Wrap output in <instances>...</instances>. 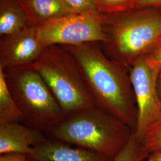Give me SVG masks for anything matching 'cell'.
Returning a JSON list of instances; mask_svg holds the SVG:
<instances>
[{
    "mask_svg": "<svg viewBox=\"0 0 161 161\" xmlns=\"http://www.w3.org/2000/svg\"><path fill=\"white\" fill-rule=\"evenodd\" d=\"M28 26V19L17 0L0 1L1 37L14 34Z\"/></svg>",
    "mask_w": 161,
    "mask_h": 161,
    "instance_id": "12",
    "label": "cell"
},
{
    "mask_svg": "<svg viewBox=\"0 0 161 161\" xmlns=\"http://www.w3.org/2000/svg\"><path fill=\"white\" fill-rule=\"evenodd\" d=\"M47 137L44 133L22 122L0 124V155L14 153L28 155Z\"/></svg>",
    "mask_w": 161,
    "mask_h": 161,
    "instance_id": "10",
    "label": "cell"
},
{
    "mask_svg": "<svg viewBox=\"0 0 161 161\" xmlns=\"http://www.w3.org/2000/svg\"><path fill=\"white\" fill-rule=\"evenodd\" d=\"M44 48L50 46H76L106 41L103 14L100 12L73 14L52 20L36 27Z\"/></svg>",
    "mask_w": 161,
    "mask_h": 161,
    "instance_id": "6",
    "label": "cell"
},
{
    "mask_svg": "<svg viewBox=\"0 0 161 161\" xmlns=\"http://www.w3.org/2000/svg\"><path fill=\"white\" fill-rule=\"evenodd\" d=\"M133 132L120 119L94 106L66 116L47 136L112 159Z\"/></svg>",
    "mask_w": 161,
    "mask_h": 161,
    "instance_id": "3",
    "label": "cell"
},
{
    "mask_svg": "<svg viewBox=\"0 0 161 161\" xmlns=\"http://www.w3.org/2000/svg\"><path fill=\"white\" fill-rule=\"evenodd\" d=\"M142 140L150 153L161 152V117L146 130Z\"/></svg>",
    "mask_w": 161,
    "mask_h": 161,
    "instance_id": "16",
    "label": "cell"
},
{
    "mask_svg": "<svg viewBox=\"0 0 161 161\" xmlns=\"http://www.w3.org/2000/svg\"><path fill=\"white\" fill-rule=\"evenodd\" d=\"M44 49L34 26H29L14 34L1 37L0 67L6 70L31 65Z\"/></svg>",
    "mask_w": 161,
    "mask_h": 161,
    "instance_id": "8",
    "label": "cell"
},
{
    "mask_svg": "<svg viewBox=\"0 0 161 161\" xmlns=\"http://www.w3.org/2000/svg\"><path fill=\"white\" fill-rule=\"evenodd\" d=\"M136 8H152L161 12V0H138Z\"/></svg>",
    "mask_w": 161,
    "mask_h": 161,
    "instance_id": "20",
    "label": "cell"
},
{
    "mask_svg": "<svg viewBox=\"0 0 161 161\" xmlns=\"http://www.w3.org/2000/svg\"><path fill=\"white\" fill-rule=\"evenodd\" d=\"M0 1H3V0H0Z\"/></svg>",
    "mask_w": 161,
    "mask_h": 161,
    "instance_id": "23",
    "label": "cell"
},
{
    "mask_svg": "<svg viewBox=\"0 0 161 161\" xmlns=\"http://www.w3.org/2000/svg\"><path fill=\"white\" fill-rule=\"evenodd\" d=\"M99 44L62 46L80 64L96 106L120 119L134 132L137 108L130 68L109 58Z\"/></svg>",
    "mask_w": 161,
    "mask_h": 161,
    "instance_id": "1",
    "label": "cell"
},
{
    "mask_svg": "<svg viewBox=\"0 0 161 161\" xmlns=\"http://www.w3.org/2000/svg\"><path fill=\"white\" fill-rule=\"evenodd\" d=\"M146 60L150 66L158 69L161 68V41L146 57Z\"/></svg>",
    "mask_w": 161,
    "mask_h": 161,
    "instance_id": "18",
    "label": "cell"
},
{
    "mask_svg": "<svg viewBox=\"0 0 161 161\" xmlns=\"http://www.w3.org/2000/svg\"><path fill=\"white\" fill-rule=\"evenodd\" d=\"M157 87H158V92L159 96V97L161 100V68L159 69V74L158 76V80H157Z\"/></svg>",
    "mask_w": 161,
    "mask_h": 161,
    "instance_id": "22",
    "label": "cell"
},
{
    "mask_svg": "<svg viewBox=\"0 0 161 161\" xmlns=\"http://www.w3.org/2000/svg\"><path fill=\"white\" fill-rule=\"evenodd\" d=\"M65 143L56 139H46L32 148L28 155L30 161H109L111 159L92 151Z\"/></svg>",
    "mask_w": 161,
    "mask_h": 161,
    "instance_id": "9",
    "label": "cell"
},
{
    "mask_svg": "<svg viewBox=\"0 0 161 161\" xmlns=\"http://www.w3.org/2000/svg\"><path fill=\"white\" fill-rule=\"evenodd\" d=\"M0 161H30L26 155L21 153H6L0 156Z\"/></svg>",
    "mask_w": 161,
    "mask_h": 161,
    "instance_id": "19",
    "label": "cell"
},
{
    "mask_svg": "<svg viewBox=\"0 0 161 161\" xmlns=\"http://www.w3.org/2000/svg\"><path fill=\"white\" fill-rule=\"evenodd\" d=\"M4 72L22 122L47 135L65 115L46 82L31 65Z\"/></svg>",
    "mask_w": 161,
    "mask_h": 161,
    "instance_id": "5",
    "label": "cell"
},
{
    "mask_svg": "<svg viewBox=\"0 0 161 161\" xmlns=\"http://www.w3.org/2000/svg\"><path fill=\"white\" fill-rule=\"evenodd\" d=\"M70 14H88L99 12L95 0H60Z\"/></svg>",
    "mask_w": 161,
    "mask_h": 161,
    "instance_id": "17",
    "label": "cell"
},
{
    "mask_svg": "<svg viewBox=\"0 0 161 161\" xmlns=\"http://www.w3.org/2000/svg\"><path fill=\"white\" fill-rule=\"evenodd\" d=\"M31 66L46 82L65 117L96 106L80 64L64 46L45 47Z\"/></svg>",
    "mask_w": 161,
    "mask_h": 161,
    "instance_id": "4",
    "label": "cell"
},
{
    "mask_svg": "<svg viewBox=\"0 0 161 161\" xmlns=\"http://www.w3.org/2000/svg\"><path fill=\"white\" fill-rule=\"evenodd\" d=\"M98 10L102 14H112L134 8L138 0H95Z\"/></svg>",
    "mask_w": 161,
    "mask_h": 161,
    "instance_id": "15",
    "label": "cell"
},
{
    "mask_svg": "<svg viewBox=\"0 0 161 161\" xmlns=\"http://www.w3.org/2000/svg\"><path fill=\"white\" fill-rule=\"evenodd\" d=\"M159 69L150 66L146 57L130 68V78L137 108V122L135 134L141 140L146 130L161 117V100L157 80Z\"/></svg>",
    "mask_w": 161,
    "mask_h": 161,
    "instance_id": "7",
    "label": "cell"
},
{
    "mask_svg": "<svg viewBox=\"0 0 161 161\" xmlns=\"http://www.w3.org/2000/svg\"><path fill=\"white\" fill-rule=\"evenodd\" d=\"M23 8L29 26L38 27L52 20L71 14L60 0H17Z\"/></svg>",
    "mask_w": 161,
    "mask_h": 161,
    "instance_id": "11",
    "label": "cell"
},
{
    "mask_svg": "<svg viewBox=\"0 0 161 161\" xmlns=\"http://www.w3.org/2000/svg\"><path fill=\"white\" fill-rule=\"evenodd\" d=\"M148 161H161V152L150 153L147 158Z\"/></svg>",
    "mask_w": 161,
    "mask_h": 161,
    "instance_id": "21",
    "label": "cell"
},
{
    "mask_svg": "<svg viewBox=\"0 0 161 161\" xmlns=\"http://www.w3.org/2000/svg\"><path fill=\"white\" fill-rule=\"evenodd\" d=\"M150 153L135 132L116 155L109 161H144Z\"/></svg>",
    "mask_w": 161,
    "mask_h": 161,
    "instance_id": "14",
    "label": "cell"
},
{
    "mask_svg": "<svg viewBox=\"0 0 161 161\" xmlns=\"http://www.w3.org/2000/svg\"><path fill=\"white\" fill-rule=\"evenodd\" d=\"M22 121L21 112L7 86L5 72L0 67V124Z\"/></svg>",
    "mask_w": 161,
    "mask_h": 161,
    "instance_id": "13",
    "label": "cell"
},
{
    "mask_svg": "<svg viewBox=\"0 0 161 161\" xmlns=\"http://www.w3.org/2000/svg\"><path fill=\"white\" fill-rule=\"evenodd\" d=\"M104 53L131 68L146 57L161 41V12L152 8H134L103 14Z\"/></svg>",
    "mask_w": 161,
    "mask_h": 161,
    "instance_id": "2",
    "label": "cell"
}]
</instances>
